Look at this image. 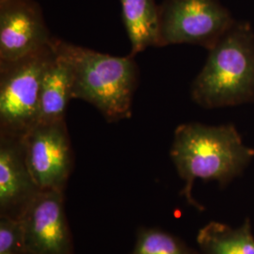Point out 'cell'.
I'll use <instances>...</instances> for the list:
<instances>
[{
  "label": "cell",
  "mask_w": 254,
  "mask_h": 254,
  "mask_svg": "<svg viewBox=\"0 0 254 254\" xmlns=\"http://www.w3.org/2000/svg\"><path fill=\"white\" fill-rule=\"evenodd\" d=\"M54 57L51 42L34 53L0 64V135L24 136L36 124L42 83Z\"/></svg>",
  "instance_id": "4"
},
{
  "label": "cell",
  "mask_w": 254,
  "mask_h": 254,
  "mask_svg": "<svg viewBox=\"0 0 254 254\" xmlns=\"http://www.w3.org/2000/svg\"></svg>",
  "instance_id": "16"
},
{
  "label": "cell",
  "mask_w": 254,
  "mask_h": 254,
  "mask_svg": "<svg viewBox=\"0 0 254 254\" xmlns=\"http://www.w3.org/2000/svg\"><path fill=\"white\" fill-rule=\"evenodd\" d=\"M41 191L28 170L23 136L0 135V212L20 218Z\"/></svg>",
  "instance_id": "9"
},
{
  "label": "cell",
  "mask_w": 254,
  "mask_h": 254,
  "mask_svg": "<svg viewBox=\"0 0 254 254\" xmlns=\"http://www.w3.org/2000/svg\"><path fill=\"white\" fill-rule=\"evenodd\" d=\"M195 251L177 237L158 229H142L138 232L131 254H195Z\"/></svg>",
  "instance_id": "13"
},
{
  "label": "cell",
  "mask_w": 254,
  "mask_h": 254,
  "mask_svg": "<svg viewBox=\"0 0 254 254\" xmlns=\"http://www.w3.org/2000/svg\"><path fill=\"white\" fill-rule=\"evenodd\" d=\"M28 170L41 190L64 191L73 170V149L65 119L36 123L23 136Z\"/></svg>",
  "instance_id": "6"
},
{
  "label": "cell",
  "mask_w": 254,
  "mask_h": 254,
  "mask_svg": "<svg viewBox=\"0 0 254 254\" xmlns=\"http://www.w3.org/2000/svg\"><path fill=\"white\" fill-rule=\"evenodd\" d=\"M0 254H27L20 218L0 215Z\"/></svg>",
  "instance_id": "14"
},
{
  "label": "cell",
  "mask_w": 254,
  "mask_h": 254,
  "mask_svg": "<svg viewBox=\"0 0 254 254\" xmlns=\"http://www.w3.org/2000/svg\"><path fill=\"white\" fill-rule=\"evenodd\" d=\"M52 40L35 0H0V64L34 53Z\"/></svg>",
  "instance_id": "8"
},
{
  "label": "cell",
  "mask_w": 254,
  "mask_h": 254,
  "mask_svg": "<svg viewBox=\"0 0 254 254\" xmlns=\"http://www.w3.org/2000/svg\"><path fill=\"white\" fill-rule=\"evenodd\" d=\"M235 22L218 0H165L159 6V47L189 44L209 50Z\"/></svg>",
  "instance_id": "5"
},
{
  "label": "cell",
  "mask_w": 254,
  "mask_h": 254,
  "mask_svg": "<svg viewBox=\"0 0 254 254\" xmlns=\"http://www.w3.org/2000/svg\"><path fill=\"white\" fill-rule=\"evenodd\" d=\"M195 254H198V253H197V252H196V253H195Z\"/></svg>",
  "instance_id": "15"
},
{
  "label": "cell",
  "mask_w": 254,
  "mask_h": 254,
  "mask_svg": "<svg viewBox=\"0 0 254 254\" xmlns=\"http://www.w3.org/2000/svg\"><path fill=\"white\" fill-rule=\"evenodd\" d=\"M54 50V59L46 70L41 87L37 123L64 120L67 105L73 99L71 65L64 55L55 47Z\"/></svg>",
  "instance_id": "10"
},
{
  "label": "cell",
  "mask_w": 254,
  "mask_h": 254,
  "mask_svg": "<svg viewBox=\"0 0 254 254\" xmlns=\"http://www.w3.org/2000/svg\"><path fill=\"white\" fill-rule=\"evenodd\" d=\"M124 24L131 44L130 56L159 47V6L155 0H120Z\"/></svg>",
  "instance_id": "11"
},
{
  "label": "cell",
  "mask_w": 254,
  "mask_h": 254,
  "mask_svg": "<svg viewBox=\"0 0 254 254\" xmlns=\"http://www.w3.org/2000/svg\"><path fill=\"white\" fill-rule=\"evenodd\" d=\"M171 158L185 183L181 195L202 211L192 191L195 181L218 182L223 188L240 176L254 158V149L244 144L232 124L206 126L183 124L174 132Z\"/></svg>",
  "instance_id": "1"
},
{
  "label": "cell",
  "mask_w": 254,
  "mask_h": 254,
  "mask_svg": "<svg viewBox=\"0 0 254 254\" xmlns=\"http://www.w3.org/2000/svg\"><path fill=\"white\" fill-rule=\"evenodd\" d=\"M197 243L201 254H254V236L249 219L239 228L209 222L199 231Z\"/></svg>",
  "instance_id": "12"
},
{
  "label": "cell",
  "mask_w": 254,
  "mask_h": 254,
  "mask_svg": "<svg viewBox=\"0 0 254 254\" xmlns=\"http://www.w3.org/2000/svg\"><path fill=\"white\" fill-rule=\"evenodd\" d=\"M52 45L66 57L73 72V99L94 106L109 123L132 115L138 81L134 57H115L53 37Z\"/></svg>",
  "instance_id": "2"
},
{
  "label": "cell",
  "mask_w": 254,
  "mask_h": 254,
  "mask_svg": "<svg viewBox=\"0 0 254 254\" xmlns=\"http://www.w3.org/2000/svg\"><path fill=\"white\" fill-rule=\"evenodd\" d=\"M64 192L40 191L20 216L27 254H73Z\"/></svg>",
  "instance_id": "7"
},
{
  "label": "cell",
  "mask_w": 254,
  "mask_h": 254,
  "mask_svg": "<svg viewBox=\"0 0 254 254\" xmlns=\"http://www.w3.org/2000/svg\"><path fill=\"white\" fill-rule=\"evenodd\" d=\"M191 97L207 109L254 102V32L249 23L235 22L209 49Z\"/></svg>",
  "instance_id": "3"
}]
</instances>
